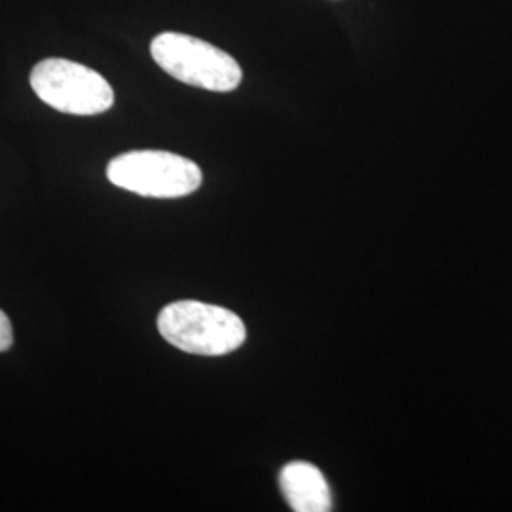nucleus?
Segmentation results:
<instances>
[{
	"instance_id": "f03ea898",
	"label": "nucleus",
	"mask_w": 512,
	"mask_h": 512,
	"mask_svg": "<svg viewBox=\"0 0 512 512\" xmlns=\"http://www.w3.org/2000/svg\"><path fill=\"white\" fill-rule=\"evenodd\" d=\"M150 54L175 80L209 92H234L243 78L232 55L190 35L162 33L152 40Z\"/></svg>"
},
{
	"instance_id": "39448f33",
	"label": "nucleus",
	"mask_w": 512,
	"mask_h": 512,
	"mask_svg": "<svg viewBox=\"0 0 512 512\" xmlns=\"http://www.w3.org/2000/svg\"><path fill=\"white\" fill-rule=\"evenodd\" d=\"M279 486L293 511L327 512L332 509L329 484L323 473L308 461L285 465L279 475Z\"/></svg>"
},
{
	"instance_id": "20e7f679",
	"label": "nucleus",
	"mask_w": 512,
	"mask_h": 512,
	"mask_svg": "<svg viewBox=\"0 0 512 512\" xmlns=\"http://www.w3.org/2000/svg\"><path fill=\"white\" fill-rule=\"evenodd\" d=\"M31 86L46 105L65 114L95 116L114 105L105 76L69 59L40 61L31 73Z\"/></svg>"
},
{
	"instance_id": "7ed1b4c3",
	"label": "nucleus",
	"mask_w": 512,
	"mask_h": 512,
	"mask_svg": "<svg viewBox=\"0 0 512 512\" xmlns=\"http://www.w3.org/2000/svg\"><path fill=\"white\" fill-rule=\"evenodd\" d=\"M107 177L118 188L145 198H183L202 186L200 165L164 150H133L116 156Z\"/></svg>"
},
{
	"instance_id": "423d86ee",
	"label": "nucleus",
	"mask_w": 512,
	"mask_h": 512,
	"mask_svg": "<svg viewBox=\"0 0 512 512\" xmlns=\"http://www.w3.org/2000/svg\"><path fill=\"white\" fill-rule=\"evenodd\" d=\"M14 344V330H12V323L10 317L0 310V353L8 351Z\"/></svg>"
},
{
	"instance_id": "f257e3e1",
	"label": "nucleus",
	"mask_w": 512,
	"mask_h": 512,
	"mask_svg": "<svg viewBox=\"0 0 512 512\" xmlns=\"http://www.w3.org/2000/svg\"><path fill=\"white\" fill-rule=\"evenodd\" d=\"M158 330L165 342L192 355L219 357L245 344L247 329L234 311L181 300L165 306L158 315Z\"/></svg>"
}]
</instances>
